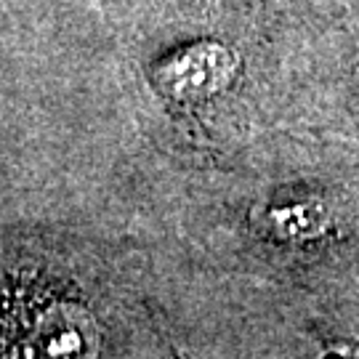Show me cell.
<instances>
[{
  "label": "cell",
  "instance_id": "1",
  "mask_svg": "<svg viewBox=\"0 0 359 359\" xmlns=\"http://www.w3.org/2000/svg\"><path fill=\"white\" fill-rule=\"evenodd\" d=\"M237 72L240 56L234 48L216 40H200L160 59L152 69V83L168 102L192 107L224 93Z\"/></svg>",
  "mask_w": 359,
  "mask_h": 359
},
{
  "label": "cell",
  "instance_id": "2",
  "mask_svg": "<svg viewBox=\"0 0 359 359\" xmlns=\"http://www.w3.org/2000/svg\"><path fill=\"white\" fill-rule=\"evenodd\" d=\"M96 359V327L88 311L72 301H53L29 320L27 335L11 341V357Z\"/></svg>",
  "mask_w": 359,
  "mask_h": 359
},
{
  "label": "cell",
  "instance_id": "3",
  "mask_svg": "<svg viewBox=\"0 0 359 359\" xmlns=\"http://www.w3.org/2000/svg\"><path fill=\"white\" fill-rule=\"evenodd\" d=\"M261 231L287 245H309L333 229V210L322 197H290L277 200L258 213Z\"/></svg>",
  "mask_w": 359,
  "mask_h": 359
},
{
  "label": "cell",
  "instance_id": "4",
  "mask_svg": "<svg viewBox=\"0 0 359 359\" xmlns=\"http://www.w3.org/2000/svg\"><path fill=\"white\" fill-rule=\"evenodd\" d=\"M322 359H359V346L357 344H335L333 348L325 351Z\"/></svg>",
  "mask_w": 359,
  "mask_h": 359
}]
</instances>
